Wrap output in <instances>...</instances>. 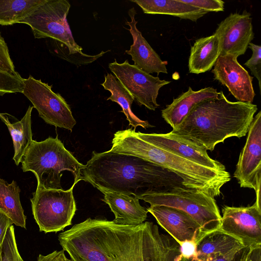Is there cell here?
<instances>
[{"mask_svg": "<svg viewBox=\"0 0 261 261\" xmlns=\"http://www.w3.org/2000/svg\"><path fill=\"white\" fill-rule=\"evenodd\" d=\"M70 258L86 261H180V245L146 221L125 225L88 218L58 236Z\"/></svg>", "mask_w": 261, "mask_h": 261, "instance_id": "obj_1", "label": "cell"}, {"mask_svg": "<svg viewBox=\"0 0 261 261\" xmlns=\"http://www.w3.org/2000/svg\"><path fill=\"white\" fill-rule=\"evenodd\" d=\"M83 180L96 188L133 195L193 189L176 173L139 157L110 150L93 151Z\"/></svg>", "mask_w": 261, "mask_h": 261, "instance_id": "obj_2", "label": "cell"}, {"mask_svg": "<svg viewBox=\"0 0 261 261\" xmlns=\"http://www.w3.org/2000/svg\"><path fill=\"white\" fill-rule=\"evenodd\" d=\"M257 110L252 103L229 101L221 91L194 108L171 132L212 151L228 138L245 136Z\"/></svg>", "mask_w": 261, "mask_h": 261, "instance_id": "obj_3", "label": "cell"}, {"mask_svg": "<svg viewBox=\"0 0 261 261\" xmlns=\"http://www.w3.org/2000/svg\"><path fill=\"white\" fill-rule=\"evenodd\" d=\"M135 132L130 128L116 132L110 150L155 163L177 174L193 189L214 198L220 195L222 187L230 180L228 172L207 168L158 147L140 139Z\"/></svg>", "mask_w": 261, "mask_h": 261, "instance_id": "obj_4", "label": "cell"}, {"mask_svg": "<svg viewBox=\"0 0 261 261\" xmlns=\"http://www.w3.org/2000/svg\"><path fill=\"white\" fill-rule=\"evenodd\" d=\"M70 8L68 1L45 0L18 23L30 26L35 38H50L57 56L77 66L87 65L110 50L95 55L82 52L83 48L74 40L67 22Z\"/></svg>", "mask_w": 261, "mask_h": 261, "instance_id": "obj_5", "label": "cell"}, {"mask_svg": "<svg viewBox=\"0 0 261 261\" xmlns=\"http://www.w3.org/2000/svg\"><path fill=\"white\" fill-rule=\"evenodd\" d=\"M21 163L23 172L31 171L35 174L37 188L45 189L63 190L61 172L65 170L71 172L75 185L83 180L85 168L65 148L57 136L40 142L33 140Z\"/></svg>", "mask_w": 261, "mask_h": 261, "instance_id": "obj_6", "label": "cell"}, {"mask_svg": "<svg viewBox=\"0 0 261 261\" xmlns=\"http://www.w3.org/2000/svg\"><path fill=\"white\" fill-rule=\"evenodd\" d=\"M137 198L150 206H167L187 213L200 226L202 238L220 228L221 215L216 200L201 191L184 189L170 193L144 194Z\"/></svg>", "mask_w": 261, "mask_h": 261, "instance_id": "obj_7", "label": "cell"}, {"mask_svg": "<svg viewBox=\"0 0 261 261\" xmlns=\"http://www.w3.org/2000/svg\"><path fill=\"white\" fill-rule=\"evenodd\" d=\"M74 186L67 190L37 188L33 193L32 213L40 231L56 232L71 224L76 210Z\"/></svg>", "mask_w": 261, "mask_h": 261, "instance_id": "obj_8", "label": "cell"}, {"mask_svg": "<svg viewBox=\"0 0 261 261\" xmlns=\"http://www.w3.org/2000/svg\"><path fill=\"white\" fill-rule=\"evenodd\" d=\"M22 94L31 102L39 116L46 123L56 127L72 130L76 124L70 106L52 86L30 75L23 79Z\"/></svg>", "mask_w": 261, "mask_h": 261, "instance_id": "obj_9", "label": "cell"}, {"mask_svg": "<svg viewBox=\"0 0 261 261\" xmlns=\"http://www.w3.org/2000/svg\"><path fill=\"white\" fill-rule=\"evenodd\" d=\"M108 67L140 106H144L152 111L160 106L156 101L159 90L170 81L147 73L129 64L127 60L119 63L115 59Z\"/></svg>", "mask_w": 261, "mask_h": 261, "instance_id": "obj_10", "label": "cell"}, {"mask_svg": "<svg viewBox=\"0 0 261 261\" xmlns=\"http://www.w3.org/2000/svg\"><path fill=\"white\" fill-rule=\"evenodd\" d=\"M246 143L237 164L233 176L241 188L253 189L255 203L261 208V112L253 117Z\"/></svg>", "mask_w": 261, "mask_h": 261, "instance_id": "obj_11", "label": "cell"}, {"mask_svg": "<svg viewBox=\"0 0 261 261\" xmlns=\"http://www.w3.org/2000/svg\"><path fill=\"white\" fill-rule=\"evenodd\" d=\"M218 230L236 238L245 247L261 245V208L224 206Z\"/></svg>", "mask_w": 261, "mask_h": 261, "instance_id": "obj_12", "label": "cell"}, {"mask_svg": "<svg viewBox=\"0 0 261 261\" xmlns=\"http://www.w3.org/2000/svg\"><path fill=\"white\" fill-rule=\"evenodd\" d=\"M251 14L246 10L242 13H230L218 24L215 34L220 46V55H231L237 58L245 54L254 34Z\"/></svg>", "mask_w": 261, "mask_h": 261, "instance_id": "obj_13", "label": "cell"}, {"mask_svg": "<svg viewBox=\"0 0 261 261\" xmlns=\"http://www.w3.org/2000/svg\"><path fill=\"white\" fill-rule=\"evenodd\" d=\"M135 133L140 139L194 163L219 172H227L224 165L210 157L205 148L171 132L166 134Z\"/></svg>", "mask_w": 261, "mask_h": 261, "instance_id": "obj_14", "label": "cell"}, {"mask_svg": "<svg viewBox=\"0 0 261 261\" xmlns=\"http://www.w3.org/2000/svg\"><path fill=\"white\" fill-rule=\"evenodd\" d=\"M214 79L239 101L252 103L255 95L253 77L231 55L220 56L212 71Z\"/></svg>", "mask_w": 261, "mask_h": 261, "instance_id": "obj_15", "label": "cell"}, {"mask_svg": "<svg viewBox=\"0 0 261 261\" xmlns=\"http://www.w3.org/2000/svg\"><path fill=\"white\" fill-rule=\"evenodd\" d=\"M147 211L179 245L187 241L197 244L202 238L199 225L183 211L164 205L150 206Z\"/></svg>", "mask_w": 261, "mask_h": 261, "instance_id": "obj_16", "label": "cell"}, {"mask_svg": "<svg viewBox=\"0 0 261 261\" xmlns=\"http://www.w3.org/2000/svg\"><path fill=\"white\" fill-rule=\"evenodd\" d=\"M128 14L130 21H126L125 23L129 27L128 30L133 37V43L129 50H125V53L132 57L134 65L148 74L168 73L166 67L167 62L161 60L137 29L138 21L135 17L137 12L135 8H130Z\"/></svg>", "mask_w": 261, "mask_h": 261, "instance_id": "obj_17", "label": "cell"}, {"mask_svg": "<svg viewBox=\"0 0 261 261\" xmlns=\"http://www.w3.org/2000/svg\"><path fill=\"white\" fill-rule=\"evenodd\" d=\"M104 195L102 199L108 204L115 215V223L125 225H138L147 217V209L141 205L136 196L105 189L97 188Z\"/></svg>", "mask_w": 261, "mask_h": 261, "instance_id": "obj_18", "label": "cell"}, {"mask_svg": "<svg viewBox=\"0 0 261 261\" xmlns=\"http://www.w3.org/2000/svg\"><path fill=\"white\" fill-rule=\"evenodd\" d=\"M219 92L212 87H205L197 91L189 87L188 90L167 105L162 110V116L172 128L179 125L192 110L205 101L216 98Z\"/></svg>", "mask_w": 261, "mask_h": 261, "instance_id": "obj_19", "label": "cell"}, {"mask_svg": "<svg viewBox=\"0 0 261 261\" xmlns=\"http://www.w3.org/2000/svg\"><path fill=\"white\" fill-rule=\"evenodd\" d=\"M220 55V41L215 33L198 39L191 47L189 72L198 74L210 70Z\"/></svg>", "mask_w": 261, "mask_h": 261, "instance_id": "obj_20", "label": "cell"}, {"mask_svg": "<svg viewBox=\"0 0 261 261\" xmlns=\"http://www.w3.org/2000/svg\"><path fill=\"white\" fill-rule=\"evenodd\" d=\"M145 14H165L196 21L208 12L180 0H131Z\"/></svg>", "mask_w": 261, "mask_h": 261, "instance_id": "obj_21", "label": "cell"}, {"mask_svg": "<svg viewBox=\"0 0 261 261\" xmlns=\"http://www.w3.org/2000/svg\"><path fill=\"white\" fill-rule=\"evenodd\" d=\"M33 108L30 106L23 118L13 123L9 121L7 114L0 113V119L7 125L13 140L14 149L13 160L17 166L33 141L31 113Z\"/></svg>", "mask_w": 261, "mask_h": 261, "instance_id": "obj_22", "label": "cell"}, {"mask_svg": "<svg viewBox=\"0 0 261 261\" xmlns=\"http://www.w3.org/2000/svg\"><path fill=\"white\" fill-rule=\"evenodd\" d=\"M101 85L111 94L107 100L119 105L122 109L121 112L124 114L129 122V125L133 126L134 129L138 126L145 129L153 127L147 121L141 120L133 113L131 106L134 100V98L114 75L108 73L105 76V81Z\"/></svg>", "mask_w": 261, "mask_h": 261, "instance_id": "obj_23", "label": "cell"}, {"mask_svg": "<svg viewBox=\"0 0 261 261\" xmlns=\"http://www.w3.org/2000/svg\"><path fill=\"white\" fill-rule=\"evenodd\" d=\"M20 189L16 182L9 184L0 178V211L15 225L26 228V216L20 200Z\"/></svg>", "mask_w": 261, "mask_h": 261, "instance_id": "obj_24", "label": "cell"}, {"mask_svg": "<svg viewBox=\"0 0 261 261\" xmlns=\"http://www.w3.org/2000/svg\"><path fill=\"white\" fill-rule=\"evenodd\" d=\"M45 0H0V25L19 22L33 12Z\"/></svg>", "mask_w": 261, "mask_h": 261, "instance_id": "obj_25", "label": "cell"}, {"mask_svg": "<svg viewBox=\"0 0 261 261\" xmlns=\"http://www.w3.org/2000/svg\"><path fill=\"white\" fill-rule=\"evenodd\" d=\"M244 248V246L240 242L220 247H197L195 256L181 258L180 261H233L238 252Z\"/></svg>", "mask_w": 261, "mask_h": 261, "instance_id": "obj_26", "label": "cell"}, {"mask_svg": "<svg viewBox=\"0 0 261 261\" xmlns=\"http://www.w3.org/2000/svg\"><path fill=\"white\" fill-rule=\"evenodd\" d=\"M0 261H24L17 249L12 225L7 229L4 239L0 244Z\"/></svg>", "mask_w": 261, "mask_h": 261, "instance_id": "obj_27", "label": "cell"}, {"mask_svg": "<svg viewBox=\"0 0 261 261\" xmlns=\"http://www.w3.org/2000/svg\"><path fill=\"white\" fill-rule=\"evenodd\" d=\"M23 79L17 72H11L0 68V96L6 94L22 93Z\"/></svg>", "mask_w": 261, "mask_h": 261, "instance_id": "obj_28", "label": "cell"}, {"mask_svg": "<svg viewBox=\"0 0 261 261\" xmlns=\"http://www.w3.org/2000/svg\"><path fill=\"white\" fill-rule=\"evenodd\" d=\"M248 47L252 50L251 58L244 63L258 81L259 91L261 90V46L250 43Z\"/></svg>", "mask_w": 261, "mask_h": 261, "instance_id": "obj_29", "label": "cell"}, {"mask_svg": "<svg viewBox=\"0 0 261 261\" xmlns=\"http://www.w3.org/2000/svg\"><path fill=\"white\" fill-rule=\"evenodd\" d=\"M192 6L209 12L223 11L224 2L221 0H180Z\"/></svg>", "mask_w": 261, "mask_h": 261, "instance_id": "obj_30", "label": "cell"}, {"mask_svg": "<svg viewBox=\"0 0 261 261\" xmlns=\"http://www.w3.org/2000/svg\"><path fill=\"white\" fill-rule=\"evenodd\" d=\"M0 68L11 72H16L13 62L10 55L8 45L0 33Z\"/></svg>", "mask_w": 261, "mask_h": 261, "instance_id": "obj_31", "label": "cell"}, {"mask_svg": "<svg viewBox=\"0 0 261 261\" xmlns=\"http://www.w3.org/2000/svg\"><path fill=\"white\" fill-rule=\"evenodd\" d=\"M233 261H261V245L243 248L236 254Z\"/></svg>", "mask_w": 261, "mask_h": 261, "instance_id": "obj_32", "label": "cell"}, {"mask_svg": "<svg viewBox=\"0 0 261 261\" xmlns=\"http://www.w3.org/2000/svg\"><path fill=\"white\" fill-rule=\"evenodd\" d=\"M181 258H190L196 253V243L192 241H185L180 245Z\"/></svg>", "mask_w": 261, "mask_h": 261, "instance_id": "obj_33", "label": "cell"}, {"mask_svg": "<svg viewBox=\"0 0 261 261\" xmlns=\"http://www.w3.org/2000/svg\"><path fill=\"white\" fill-rule=\"evenodd\" d=\"M64 251L56 250L46 255L39 254L37 261H71L66 257Z\"/></svg>", "mask_w": 261, "mask_h": 261, "instance_id": "obj_34", "label": "cell"}, {"mask_svg": "<svg viewBox=\"0 0 261 261\" xmlns=\"http://www.w3.org/2000/svg\"><path fill=\"white\" fill-rule=\"evenodd\" d=\"M13 224L12 220L0 211V244L4 239L7 229Z\"/></svg>", "mask_w": 261, "mask_h": 261, "instance_id": "obj_35", "label": "cell"}, {"mask_svg": "<svg viewBox=\"0 0 261 261\" xmlns=\"http://www.w3.org/2000/svg\"><path fill=\"white\" fill-rule=\"evenodd\" d=\"M71 261H86V260H82V259H78V258H71Z\"/></svg>", "mask_w": 261, "mask_h": 261, "instance_id": "obj_36", "label": "cell"}]
</instances>
